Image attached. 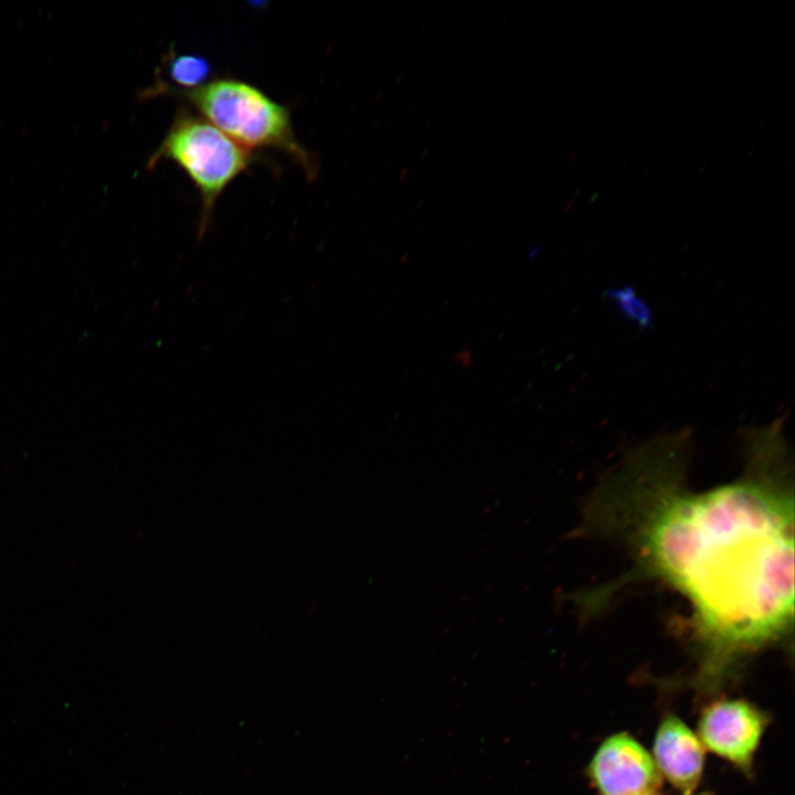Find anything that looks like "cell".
<instances>
[{
	"instance_id": "4",
	"label": "cell",
	"mask_w": 795,
	"mask_h": 795,
	"mask_svg": "<svg viewBox=\"0 0 795 795\" xmlns=\"http://www.w3.org/2000/svg\"><path fill=\"white\" fill-rule=\"evenodd\" d=\"M767 725V713L754 703L722 698L701 711L697 735L703 748L749 775Z\"/></svg>"
},
{
	"instance_id": "3",
	"label": "cell",
	"mask_w": 795,
	"mask_h": 795,
	"mask_svg": "<svg viewBox=\"0 0 795 795\" xmlns=\"http://www.w3.org/2000/svg\"><path fill=\"white\" fill-rule=\"evenodd\" d=\"M167 159L191 179L201 197L199 235L206 232L216 200L253 162L252 152L203 117L178 113L166 137L149 158L148 168Z\"/></svg>"
},
{
	"instance_id": "5",
	"label": "cell",
	"mask_w": 795,
	"mask_h": 795,
	"mask_svg": "<svg viewBox=\"0 0 795 795\" xmlns=\"http://www.w3.org/2000/svg\"><path fill=\"white\" fill-rule=\"evenodd\" d=\"M586 773L597 795H642L657 792L661 784L653 756L628 732L607 736Z\"/></svg>"
},
{
	"instance_id": "6",
	"label": "cell",
	"mask_w": 795,
	"mask_h": 795,
	"mask_svg": "<svg viewBox=\"0 0 795 795\" xmlns=\"http://www.w3.org/2000/svg\"><path fill=\"white\" fill-rule=\"evenodd\" d=\"M658 772L681 795H692L704 770V748L698 735L677 716L660 721L654 739Z\"/></svg>"
},
{
	"instance_id": "8",
	"label": "cell",
	"mask_w": 795,
	"mask_h": 795,
	"mask_svg": "<svg viewBox=\"0 0 795 795\" xmlns=\"http://www.w3.org/2000/svg\"><path fill=\"white\" fill-rule=\"evenodd\" d=\"M610 297L617 303L624 314L643 327L651 324L649 308L629 287L610 292Z\"/></svg>"
},
{
	"instance_id": "1",
	"label": "cell",
	"mask_w": 795,
	"mask_h": 795,
	"mask_svg": "<svg viewBox=\"0 0 795 795\" xmlns=\"http://www.w3.org/2000/svg\"><path fill=\"white\" fill-rule=\"evenodd\" d=\"M749 436L741 476L698 492L687 485L682 435L646 444L591 496L579 530L616 541L633 560L581 606H598L627 583L668 585L691 610L697 680L706 688L793 634L792 462L780 424Z\"/></svg>"
},
{
	"instance_id": "2",
	"label": "cell",
	"mask_w": 795,
	"mask_h": 795,
	"mask_svg": "<svg viewBox=\"0 0 795 795\" xmlns=\"http://www.w3.org/2000/svg\"><path fill=\"white\" fill-rule=\"evenodd\" d=\"M172 91L191 103L208 121L246 149L274 148L290 156L309 178L315 159L296 140L288 110L257 87L236 80L219 78L191 89Z\"/></svg>"
},
{
	"instance_id": "10",
	"label": "cell",
	"mask_w": 795,
	"mask_h": 795,
	"mask_svg": "<svg viewBox=\"0 0 795 795\" xmlns=\"http://www.w3.org/2000/svg\"><path fill=\"white\" fill-rule=\"evenodd\" d=\"M698 795H713V794H711V793H709V792H703V793H700V794H698Z\"/></svg>"
},
{
	"instance_id": "9",
	"label": "cell",
	"mask_w": 795,
	"mask_h": 795,
	"mask_svg": "<svg viewBox=\"0 0 795 795\" xmlns=\"http://www.w3.org/2000/svg\"><path fill=\"white\" fill-rule=\"evenodd\" d=\"M642 795H661V794H659L657 792H650V793H646V794H642Z\"/></svg>"
},
{
	"instance_id": "7",
	"label": "cell",
	"mask_w": 795,
	"mask_h": 795,
	"mask_svg": "<svg viewBox=\"0 0 795 795\" xmlns=\"http://www.w3.org/2000/svg\"><path fill=\"white\" fill-rule=\"evenodd\" d=\"M168 75L178 86L172 88L191 91L205 84L211 75V65L200 55L173 54L168 61Z\"/></svg>"
}]
</instances>
